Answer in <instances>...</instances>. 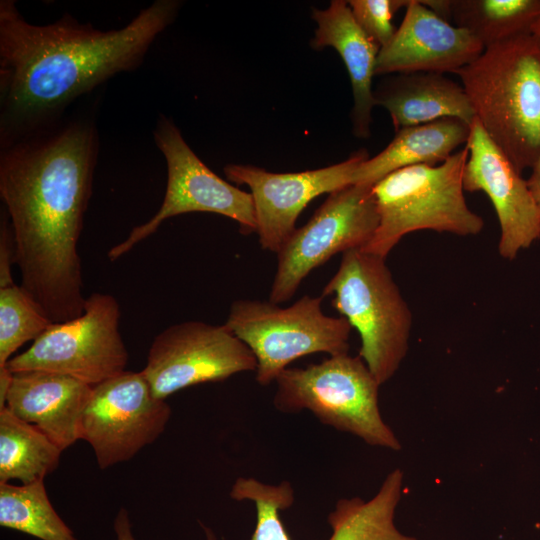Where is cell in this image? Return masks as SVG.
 <instances>
[{
	"label": "cell",
	"mask_w": 540,
	"mask_h": 540,
	"mask_svg": "<svg viewBox=\"0 0 540 540\" xmlns=\"http://www.w3.org/2000/svg\"><path fill=\"white\" fill-rule=\"evenodd\" d=\"M98 146L94 124L79 119L1 147L0 196L15 240L20 285L52 323L84 310L77 247Z\"/></svg>",
	"instance_id": "1"
},
{
	"label": "cell",
	"mask_w": 540,
	"mask_h": 540,
	"mask_svg": "<svg viewBox=\"0 0 540 540\" xmlns=\"http://www.w3.org/2000/svg\"><path fill=\"white\" fill-rule=\"evenodd\" d=\"M176 0H156L120 29L102 31L65 14L35 25L0 1L1 147L51 128L76 98L135 69L174 21Z\"/></svg>",
	"instance_id": "2"
},
{
	"label": "cell",
	"mask_w": 540,
	"mask_h": 540,
	"mask_svg": "<svg viewBox=\"0 0 540 540\" xmlns=\"http://www.w3.org/2000/svg\"><path fill=\"white\" fill-rule=\"evenodd\" d=\"M456 74L491 140L522 174L540 159V42L523 34L484 48Z\"/></svg>",
	"instance_id": "3"
},
{
	"label": "cell",
	"mask_w": 540,
	"mask_h": 540,
	"mask_svg": "<svg viewBox=\"0 0 540 540\" xmlns=\"http://www.w3.org/2000/svg\"><path fill=\"white\" fill-rule=\"evenodd\" d=\"M468 153L465 145L441 164L405 167L374 184L379 225L362 250L386 258L405 235L421 230L462 237L479 234L483 218L464 197Z\"/></svg>",
	"instance_id": "4"
},
{
	"label": "cell",
	"mask_w": 540,
	"mask_h": 540,
	"mask_svg": "<svg viewBox=\"0 0 540 540\" xmlns=\"http://www.w3.org/2000/svg\"><path fill=\"white\" fill-rule=\"evenodd\" d=\"M385 260L362 249L346 251L322 291L359 333V356L380 385L406 357L412 328L411 310Z\"/></svg>",
	"instance_id": "5"
},
{
	"label": "cell",
	"mask_w": 540,
	"mask_h": 540,
	"mask_svg": "<svg viewBox=\"0 0 540 540\" xmlns=\"http://www.w3.org/2000/svg\"><path fill=\"white\" fill-rule=\"evenodd\" d=\"M275 383L273 403L278 411L308 410L322 424L371 446L401 449L379 409L380 384L359 355L339 354L303 368L288 367Z\"/></svg>",
	"instance_id": "6"
},
{
	"label": "cell",
	"mask_w": 540,
	"mask_h": 540,
	"mask_svg": "<svg viewBox=\"0 0 540 540\" xmlns=\"http://www.w3.org/2000/svg\"><path fill=\"white\" fill-rule=\"evenodd\" d=\"M322 299L304 295L288 307L249 299L231 304L225 324L253 353L260 385L275 382L291 362L305 355L348 353L352 327L342 316L324 314Z\"/></svg>",
	"instance_id": "7"
},
{
	"label": "cell",
	"mask_w": 540,
	"mask_h": 540,
	"mask_svg": "<svg viewBox=\"0 0 540 540\" xmlns=\"http://www.w3.org/2000/svg\"><path fill=\"white\" fill-rule=\"evenodd\" d=\"M119 321L116 298L92 293L80 316L52 323L6 366L12 373L40 370L64 374L94 387L126 371L128 352Z\"/></svg>",
	"instance_id": "8"
},
{
	"label": "cell",
	"mask_w": 540,
	"mask_h": 540,
	"mask_svg": "<svg viewBox=\"0 0 540 540\" xmlns=\"http://www.w3.org/2000/svg\"><path fill=\"white\" fill-rule=\"evenodd\" d=\"M154 141L165 158L167 185L158 211L135 226L125 240L114 245L107 257L114 261L154 234L167 219L192 212L215 213L239 224L242 234L257 232L252 195L211 171L192 151L180 130L160 116L153 131Z\"/></svg>",
	"instance_id": "9"
},
{
	"label": "cell",
	"mask_w": 540,
	"mask_h": 540,
	"mask_svg": "<svg viewBox=\"0 0 540 540\" xmlns=\"http://www.w3.org/2000/svg\"><path fill=\"white\" fill-rule=\"evenodd\" d=\"M373 186L350 184L329 194L308 222L277 253L269 301L290 300L315 268L337 253L362 249L374 236L379 214Z\"/></svg>",
	"instance_id": "10"
},
{
	"label": "cell",
	"mask_w": 540,
	"mask_h": 540,
	"mask_svg": "<svg viewBox=\"0 0 540 540\" xmlns=\"http://www.w3.org/2000/svg\"><path fill=\"white\" fill-rule=\"evenodd\" d=\"M256 368L251 350L226 324L185 321L155 336L141 373L152 394L166 400L187 387L223 381Z\"/></svg>",
	"instance_id": "11"
},
{
	"label": "cell",
	"mask_w": 540,
	"mask_h": 540,
	"mask_svg": "<svg viewBox=\"0 0 540 540\" xmlns=\"http://www.w3.org/2000/svg\"><path fill=\"white\" fill-rule=\"evenodd\" d=\"M171 412L166 400L152 394L141 371H124L92 387L80 439L90 444L103 470L130 460L156 441Z\"/></svg>",
	"instance_id": "12"
},
{
	"label": "cell",
	"mask_w": 540,
	"mask_h": 540,
	"mask_svg": "<svg viewBox=\"0 0 540 540\" xmlns=\"http://www.w3.org/2000/svg\"><path fill=\"white\" fill-rule=\"evenodd\" d=\"M368 157L362 149L340 163L315 170L273 173L251 165L228 164L224 173L229 181L249 187L260 246L277 254L296 230L297 218L308 203L352 184L354 172Z\"/></svg>",
	"instance_id": "13"
},
{
	"label": "cell",
	"mask_w": 540,
	"mask_h": 540,
	"mask_svg": "<svg viewBox=\"0 0 540 540\" xmlns=\"http://www.w3.org/2000/svg\"><path fill=\"white\" fill-rule=\"evenodd\" d=\"M466 146L464 191H481L490 199L500 226L498 252L513 260L540 239V205L527 180L475 118Z\"/></svg>",
	"instance_id": "14"
},
{
	"label": "cell",
	"mask_w": 540,
	"mask_h": 540,
	"mask_svg": "<svg viewBox=\"0 0 540 540\" xmlns=\"http://www.w3.org/2000/svg\"><path fill=\"white\" fill-rule=\"evenodd\" d=\"M405 9L395 35L379 50L375 76L455 73L483 52L471 33L438 16L422 0H408Z\"/></svg>",
	"instance_id": "15"
},
{
	"label": "cell",
	"mask_w": 540,
	"mask_h": 540,
	"mask_svg": "<svg viewBox=\"0 0 540 540\" xmlns=\"http://www.w3.org/2000/svg\"><path fill=\"white\" fill-rule=\"evenodd\" d=\"M91 392L92 386L71 376L20 371L13 373L5 407L63 451L80 439L81 419Z\"/></svg>",
	"instance_id": "16"
},
{
	"label": "cell",
	"mask_w": 540,
	"mask_h": 540,
	"mask_svg": "<svg viewBox=\"0 0 540 540\" xmlns=\"http://www.w3.org/2000/svg\"><path fill=\"white\" fill-rule=\"evenodd\" d=\"M312 18L317 28L311 45L315 49L332 47L341 56L353 93V134L366 139L375 106L372 80L380 46L356 23L347 1L333 0L324 10L313 9Z\"/></svg>",
	"instance_id": "17"
},
{
	"label": "cell",
	"mask_w": 540,
	"mask_h": 540,
	"mask_svg": "<svg viewBox=\"0 0 540 540\" xmlns=\"http://www.w3.org/2000/svg\"><path fill=\"white\" fill-rule=\"evenodd\" d=\"M373 91L375 106L390 115L395 131L453 117L471 125L474 111L461 84L445 74L414 72L386 75Z\"/></svg>",
	"instance_id": "18"
},
{
	"label": "cell",
	"mask_w": 540,
	"mask_h": 540,
	"mask_svg": "<svg viewBox=\"0 0 540 540\" xmlns=\"http://www.w3.org/2000/svg\"><path fill=\"white\" fill-rule=\"evenodd\" d=\"M470 126L461 119L446 117L400 128L380 153L360 164L353 174L352 184L373 186L405 167L441 164L458 147L466 145Z\"/></svg>",
	"instance_id": "19"
},
{
	"label": "cell",
	"mask_w": 540,
	"mask_h": 540,
	"mask_svg": "<svg viewBox=\"0 0 540 540\" xmlns=\"http://www.w3.org/2000/svg\"><path fill=\"white\" fill-rule=\"evenodd\" d=\"M451 24L467 30L484 48L532 33L540 0H422Z\"/></svg>",
	"instance_id": "20"
},
{
	"label": "cell",
	"mask_w": 540,
	"mask_h": 540,
	"mask_svg": "<svg viewBox=\"0 0 540 540\" xmlns=\"http://www.w3.org/2000/svg\"><path fill=\"white\" fill-rule=\"evenodd\" d=\"M402 491L403 472L397 468L386 476L371 499H340L327 518L332 530L328 540H417L395 525Z\"/></svg>",
	"instance_id": "21"
},
{
	"label": "cell",
	"mask_w": 540,
	"mask_h": 540,
	"mask_svg": "<svg viewBox=\"0 0 540 540\" xmlns=\"http://www.w3.org/2000/svg\"><path fill=\"white\" fill-rule=\"evenodd\" d=\"M62 450L34 425L0 410V483L44 480L59 465Z\"/></svg>",
	"instance_id": "22"
},
{
	"label": "cell",
	"mask_w": 540,
	"mask_h": 540,
	"mask_svg": "<svg viewBox=\"0 0 540 540\" xmlns=\"http://www.w3.org/2000/svg\"><path fill=\"white\" fill-rule=\"evenodd\" d=\"M0 525L41 540H78L53 508L44 480L0 483Z\"/></svg>",
	"instance_id": "23"
},
{
	"label": "cell",
	"mask_w": 540,
	"mask_h": 540,
	"mask_svg": "<svg viewBox=\"0 0 540 540\" xmlns=\"http://www.w3.org/2000/svg\"><path fill=\"white\" fill-rule=\"evenodd\" d=\"M52 322L21 286L0 288V366L23 344L38 338Z\"/></svg>",
	"instance_id": "24"
},
{
	"label": "cell",
	"mask_w": 540,
	"mask_h": 540,
	"mask_svg": "<svg viewBox=\"0 0 540 540\" xmlns=\"http://www.w3.org/2000/svg\"><path fill=\"white\" fill-rule=\"evenodd\" d=\"M229 495L236 501L248 500L255 504L256 526L250 540H291L280 518V512L291 507L295 500L289 481L273 485L239 477Z\"/></svg>",
	"instance_id": "25"
},
{
	"label": "cell",
	"mask_w": 540,
	"mask_h": 540,
	"mask_svg": "<svg viewBox=\"0 0 540 540\" xmlns=\"http://www.w3.org/2000/svg\"><path fill=\"white\" fill-rule=\"evenodd\" d=\"M352 15L359 27L380 48L386 46L397 28L393 25L394 14L406 7L408 0H349Z\"/></svg>",
	"instance_id": "26"
},
{
	"label": "cell",
	"mask_w": 540,
	"mask_h": 540,
	"mask_svg": "<svg viewBox=\"0 0 540 540\" xmlns=\"http://www.w3.org/2000/svg\"><path fill=\"white\" fill-rule=\"evenodd\" d=\"M16 264L15 240L6 209L1 211L0 220V288L14 285L12 265Z\"/></svg>",
	"instance_id": "27"
},
{
	"label": "cell",
	"mask_w": 540,
	"mask_h": 540,
	"mask_svg": "<svg viewBox=\"0 0 540 540\" xmlns=\"http://www.w3.org/2000/svg\"><path fill=\"white\" fill-rule=\"evenodd\" d=\"M114 531L116 534V540H136L131 530L128 512L123 507L120 508L115 517Z\"/></svg>",
	"instance_id": "28"
},
{
	"label": "cell",
	"mask_w": 540,
	"mask_h": 540,
	"mask_svg": "<svg viewBox=\"0 0 540 540\" xmlns=\"http://www.w3.org/2000/svg\"><path fill=\"white\" fill-rule=\"evenodd\" d=\"M532 34L539 40L540 42V18L537 21V23L534 25ZM528 185L536 198L537 202L540 205V159L538 162L534 165V167L531 169V174L529 178L527 179Z\"/></svg>",
	"instance_id": "29"
},
{
	"label": "cell",
	"mask_w": 540,
	"mask_h": 540,
	"mask_svg": "<svg viewBox=\"0 0 540 540\" xmlns=\"http://www.w3.org/2000/svg\"><path fill=\"white\" fill-rule=\"evenodd\" d=\"M13 373L4 365L0 366V410L6 405V399L11 387Z\"/></svg>",
	"instance_id": "30"
},
{
	"label": "cell",
	"mask_w": 540,
	"mask_h": 540,
	"mask_svg": "<svg viewBox=\"0 0 540 540\" xmlns=\"http://www.w3.org/2000/svg\"><path fill=\"white\" fill-rule=\"evenodd\" d=\"M204 534H205V540H217L216 536L213 532V530L207 526L202 525Z\"/></svg>",
	"instance_id": "31"
}]
</instances>
